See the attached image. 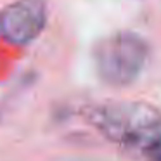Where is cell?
<instances>
[{"mask_svg":"<svg viewBox=\"0 0 161 161\" xmlns=\"http://www.w3.org/2000/svg\"><path fill=\"white\" fill-rule=\"evenodd\" d=\"M47 23L45 0H14L0 11V36L14 45H26Z\"/></svg>","mask_w":161,"mask_h":161,"instance_id":"3","label":"cell"},{"mask_svg":"<svg viewBox=\"0 0 161 161\" xmlns=\"http://www.w3.org/2000/svg\"><path fill=\"white\" fill-rule=\"evenodd\" d=\"M149 57L147 42L133 31H118L102 38L94 49L97 73L108 85L125 87L139 78Z\"/></svg>","mask_w":161,"mask_h":161,"instance_id":"2","label":"cell"},{"mask_svg":"<svg viewBox=\"0 0 161 161\" xmlns=\"http://www.w3.org/2000/svg\"><path fill=\"white\" fill-rule=\"evenodd\" d=\"M88 121L113 144L153 154L161 149V109L142 101H108L88 111Z\"/></svg>","mask_w":161,"mask_h":161,"instance_id":"1","label":"cell"}]
</instances>
